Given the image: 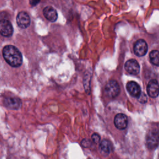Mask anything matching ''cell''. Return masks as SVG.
<instances>
[{
    "instance_id": "15",
    "label": "cell",
    "mask_w": 159,
    "mask_h": 159,
    "mask_svg": "<svg viewBox=\"0 0 159 159\" xmlns=\"http://www.w3.org/2000/svg\"><path fill=\"white\" fill-rule=\"evenodd\" d=\"M91 139L94 143H99L100 142V136L97 133H94L91 136Z\"/></svg>"
},
{
    "instance_id": "8",
    "label": "cell",
    "mask_w": 159,
    "mask_h": 159,
    "mask_svg": "<svg viewBox=\"0 0 159 159\" xmlns=\"http://www.w3.org/2000/svg\"><path fill=\"white\" fill-rule=\"evenodd\" d=\"M0 32L2 36L9 37L13 33L11 23L7 19H2L0 22Z\"/></svg>"
},
{
    "instance_id": "3",
    "label": "cell",
    "mask_w": 159,
    "mask_h": 159,
    "mask_svg": "<svg viewBox=\"0 0 159 159\" xmlns=\"http://www.w3.org/2000/svg\"><path fill=\"white\" fill-rule=\"evenodd\" d=\"M159 142V132L156 130H150L146 137L147 146L150 149H154Z\"/></svg>"
},
{
    "instance_id": "14",
    "label": "cell",
    "mask_w": 159,
    "mask_h": 159,
    "mask_svg": "<svg viewBox=\"0 0 159 159\" xmlns=\"http://www.w3.org/2000/svg\"><path fill=\"white\" fill-rule=\"evenodd\" d=\"M150 62L155 65L159 66V51L152 50L150 53Z\"/></svg>"
},
{
    "instance_id": "9",
    "label": "cell",
    "mask_w": 159,
    "mask_h": 159,
    "mask_svg": "<svg viewBox=\"0 0 159 159\" xmlns=\"http://www.w3.org/2000/svg\"><path fill=\"white\" fill-rule=\"evenodd\" d=\"M147 92L151 98H156L159 94V84L156 80H150L147 87Z\"/></svg>"
},
{
    "instance_id": "16",
    "label": "cell",
    "mask_w": 159,
    "mask_h": 159,
    "mask_svg": "<svg viewBox=\"0 0 159 159\" xmlns=\"http://www.w3.org/2000/svg\"><path fill=\"white\" fill-rule=\"evenodd\" d=\"M138 99H139V101L140 102H142V103H145V102H146L147 101V98L146 95H145L144 93H141V94L140 95V96L138 98Z\"/></svg>"
},
{
    "instance_id": "10",
    "label": "cell",
    "mask_w": 159,
    "mask_h": 159,
    "mask_svg": "<svg viewBox=\"0 0 159 159\" xmlns=\"http://www.w3.org/2000/svg\"><path fill=\"white\" fill-rule=\"evenodd\" d=\"M126 88L129 93L133 97L139 98L141 94V89L140 86L135 81H129L126 85Z\"/></svg>"
},
{
    "instance_id": "7",
    "label": "cell",
    "mask_w": 159,
    "mask_h": 159,
    "mask_svg": "<svg viewBox=\"0 0 159 159\" xmlns=\"http://www.w3.org/2000/svg\"><path fill=\"white\" fill-rule=\"evenodd\" d=\"M114 123L117 129L119 130L125 129L128 124L127 117L124 114L119 113L114 117Z\"/></svg>"
},
{
    "instance_id": "5",
    "label": "cell",
    "mask_w": 159,
    "mask_h": 159,
    "mask_svg": "<svg viewBox=\"0 0 159 159\" xmlns=\"http://www.w3.org/2000/svg\"><path fill=\"white\" fill-rule=\"evenodd\" d=\"M16 22L19 27L22 29H25L28 27L30 25V17L27 12L21 11L17 16Z\"/></svg>"
},
{
    "instance_id": "6",
    "label": "cell",
    "mask_w": 159,
    "mask_h": 159,
    "mask_svg": "<svg viewBox=\"0 0 159 159\" xmlns=\"http://www.w3.org/2000/svg\"><path fill=\"white\" fill-rule=\"evenodd\" d=\"M125 70L130 75H136L140 71V65L137 60L130 59L127 60L124 65Z\"/></svg>"
},
{
    "instance_id": "13",
    "label": "cell",
    "mask_w": 159,
    "mask_h": 159,
    "mask_svg": "<svg viewBox=\"0 0 159 159\" xmlns=\"http://www.w3.org/2000/svg\"><path fill=\"white\" fill-rule=\"evenodd\" d=\"M99 148L102 153L109 154L111 150V143L107 140H103L99 143Z\"/></svg>"
},
{
    "instance_id": "11",
    "label": "cell",
    "mask_w": 159,
    "mask_h": 159,
    "mask_svg": "<svg viewBox=\"0 0 159 159\" xmlns=\"http://www.w3.org/2000/svg\"><path fill=\"white\" fill-rule=\"evenodd\" d=\"M4 104L11 109H18L21 106V101L17 98H6L4 100Z\"/></svg>"
},
{
    "instance_id": "1",
    "label": "cell",
    "mask_w": 159,
    "mask_h": 159,
    "mask_svg": "<svg viewBox=\"0 0 159 159\" xmlns=\"http://www.w3.org/2000/svg\"><path fill=\"white\" fill-rule=\"evenodd\" d=\"M2 55L6 62L13 67H18L22 63V56L20 51L13 45H6L2 50Z\"/></svg>"
},
{
    "instance_id": "17",
    "label": "cell",
    "mask_w": 159,
    "mask_h": 159,
    "mask_svg": "<svg viewBox=\"0 0 159 159\" xmlns=\"http://www.w3.org/2000/svg\"><path fill=\"white\" fill-rule=\"evenodd\" d=\"M40 0H29V3L32 6H35L39 2Z\"/></svg>"
},
{
    "instance_id": "12",
    "label": "cell",
    "mask_w": 159,
    "mask_h": 159,
    "mask_svg": "<svg viewBox=\"0 0 159 159\" xmlns=\"http://www.w3.org/2000/svg\"><path fill=\"white\" fill-rule=\"evenodd\" d=\"M45 17L50 22H55L58 18V14L55 9L51 6H47L43 10Z\"/></svg>"
},
{
    "instance_id": "2",
    "label": "cell",
    "mask_w": 159,
    "mask_h": 159,
    "mask_svg": "<svg viewBox=\"0 0 159 159\" xmlns=\"http://www.w3.org/2000/svg\"><path fill=\"white\" fill-rule=\"evenodd\" d=\"M104 92L110 98L117 97L120 92V88L117 82L114 80L109 81L105 86Z\"/></svg>"
},
{
    "instance_id": "4",
    "label": "cell",
    "mask_w": 159,
    "mask_h": 159,
    "mask_svg": "<svg viewBox=\"0 0 159 159\" xmlns=\"http://www.w3.org/2000/svg\"><path fill=\"white\" fill-rule=\"evenodd\" d=\"M148 50V45L147 42L143 39L138 40L134 45V53L139 57L144 56Z\"/></svg>"
}]
</instances>
